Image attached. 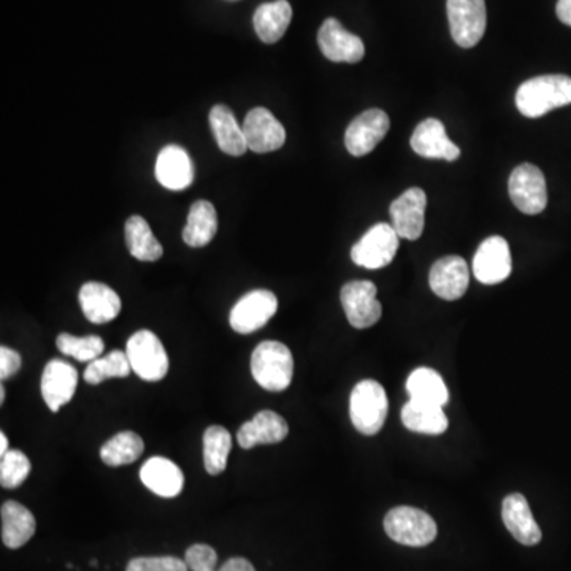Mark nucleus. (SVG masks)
I'll return each instance as SVG.
<instances>
[{
  "mask_svg": "<svg viewBox=\"0 0 571 571\" xmlns=\"http://www.w3.org/2000/svg\"><path fill=\"white\" fill-rule=\"evenodd\" d=\"M570 104L571 78L567 75H541L522 83L516 92V107L527 118H540Z\"/></svg>",
  "mask_w": 571,
  "mask_h": 571,
  "instance_id": "obj_1",
  "label": "nucleus"
},
{
  "mask_svg": "<svg viewBox=\"0 0 571 571\" xmlns=\"http://www.w3.org/2000/svg\"><path fill=\"white\" fill-rule=\"evenodd\" d=\"M251 373L254 381L265 391H286L294 376V357L291 349L272 340L262 342L251 356Z\"/></svg>",
  "mask_w": 571,
  "mask_h": 571,
  "instance_id": "obj_2",
  "label": "nucleus"
},
{
  "mask_svg": "<svg viewBox=\"0 0 571 571\" xmlns=\"http://www.w3.org/2000/svg\"><path fill=\"white\" fill-rule=\"evenodd\" d=\"M388 395L378 381L364 380L354 386L349 397V416L362 435H376L388 418Z\"/></svg>",
  "mask_w": 571,
  "mask_h": 571,
  "instance_id": "obj_3",
  "label": "nucleus"
},
{
  "mask_svg": "<svg viewBox=\"0 0 571 571\" xmlns=\"http://www.w3.org/2000/svg\"><path fill=\"white\" fill-rule=\"evenodd\" d=\"M384 530L391 540L411 548H422L437 538V524L426 511L397 506L384 518Z\"/></svg>",
  "mask_w": 571,
  "mask_h": 571,
  "instance_id": "obj_4",
  "label": "nucleus"
},
{
  "mask_svg": "<svg viewBox=\"0 0 571 571\" xmlns=\"http://www.w3.org/2000/svg\"><path fill=\"white\" fill-rule=\"evenodd\" d=\"M126 354L131 362L132 372L143 381L164 380L169 373V356L158 335L148 329L138 330L129 338Z\"/></svg>",
  "mask_w": 571,
  "mask_h": 571,
  "instance_id": "obj_5",
  "label": "nucleus"
},
{
  "mask_svg": "<svg viewBox=\"0 0 571 571\" xmlns=\"http://www.w3.org/2000/svg\"><path fill=\"white\" fill-rule=\"evenodd\" d=\"M400 237L394 226L388 223L375 224L353 246L351 259L354 264L368 270L383 269L394 261L399 250Z\"/></svg>",
  "mask_w": 571,
  "mask_h": 571,
  "instance_id": "obj_6",
  "label": "nucleus"
},
{
  "mask_svg": "<svg viewBox=\"0 0 571 571\" xmlns=\"http://www.w3.org/2000/svg\"><path fill=\"white\" fill-rule=\"evenodd\" d=\"M511 202L524 215H540L548 205L545 175L537 165L521 164L508 181Z\"/></svg>",
  "mask_w": 571,
  "mask_h": 571,
  "instance_id": "obj_7",
  "label": "nucleus"
},
{
  "mask_svg": "<svg viewBox=\"0 0 571 571\" xmlns=\"http://www.w3.org/2000/svg\"><path fill=\"white\" fill-rule=\"evenodd\" d=\"M449 29L454 42L473 48L486 32L487 12L484 0H448Z\"/></svg>",
  "mask_w": 571,
  "mask_h": 571,
  "instance_id": "obj_8",
  "label": "nucleus"
},
{
  "mask_svg": "<svg viewBox=\"0 0 571 571\" xmlns=\"http://www.w3.org/2000/svg\"><path fill=\"white\" fill-rule=\"evenodd\" d=\"M278 299L272 291L256 289L243 296L230 311V327L237 334H253L275 316Z\"/></svg>",
  "mask_w": 571,
  "mask_h": 571,
  "instance_id": "obj_9",
  "label": "nucleus"
},
{
  "mask_svg": "<svg viewBox=\"0 0 571 571\" xmlns=\"http://www.w3.org/2000/svg\"><path fill=\"white\" fill-rule=\"evenodd\" d=\"M376 292L378 289L372 281H351L343 286L340 299L346 319L354 329H368L380 321L383 308L376 299Z\"/></svg>",
  "mask_w": 571,
  "mask_h": 571,
  "instance_id": "obj_10",
  "label": "nucleus"
},
{
  "mask_svg": "<svg viewBox=\"0 0 571 571\" xmlns=\"http://www.w3.org/2000/svg\"><path fill=\"white\" fill-rule=\"evenodd\" d=\"M389 127L391 119L380 108H372L361 113L346 129V150L356 158L367 156L383 142V138L388 135Z\"/></svg>",
  "mask_w": 571,
  "mask_h": 571,
  "instance_id": "obj_11",
  "label": "nucleus"
},
{
  "mask_svg": "<svg viewBox=\"0 0 571 571\" xmlns=\"http://www.w3.org/2000/svg\"><path fill=\"white\" fill-rule=\"evenodd\" d=\"M510 245L505 238L494 235L481 243L473 259V273L483 284H499L511 275Z\"/></svg>",
  "mask_w": 571,
  "mask_h": 571,
  "instance_id": "obj_12",
  "label": "nucleus"
},
{
  "mask_svg": "<svg viewBox=\"0 0 571 571\" xmlns=\"http://www.w3.org/2000/svg\"><path fill=\"white\" fill-rule=\"evenodd\" d=\"M246 145L253 153L264 154L280 150L286 142L283 124L267 108H253L243 123Z\"/></svg>",
  "mask_w": 571,
  "mask_h": 571,
  "instance_id": "obj_13",
  "label": "nucleus"
},
{
  "mask_svg": "<svg viewBox=\"0 0 571 571\" xmlns=\"http://www.w3.org/2000/svg\"><path fill=\"white\" fill-rule=\"evenodd\" d=\"M427 196L421 188H410L392 202V226L400 238L418 240L424 232Z\"/></svg>",
  "mask_w": 571,
  "mask_h": 571,
  "instance_id": "obj_14",
  "label": "nucleus"
},
{
  "mask_svg": "<svg viewBox=\"0 0 571 571\" xmlns=\"http://www.w3.org/2000/svg\"><path fill=\"white\" fill-rule=\"evenodd\" d=\"M318 45L321 53L332 62H348L356 64L365 56V46L357 35L346 31L340 21L335 18L322 23L318 32Z\"/></svg>",
  "mask_w": 571,
  "mask_h": 571,
  "instance_id": "obj_15",
  "label": "nucleus"
},
{
  "mask_svg": "<svg viewBox=\"0 0 571 571\" xmlns=\"http://www.w3.org/2000/svg\"><path fill=\"white\" fill-rule=\"evenodd\" d=\"M78 386L77 368L61 359H53L43 368L42 397L46 407L53 413H58L61 407L69 403L75 395Z\"/></svg>",
  "mask_w": 571,
  "mask_h": 571,
  "instance_id": "obj_16",
  "label": "nucleus"
},
{
  "mask_svg": "<svg viewBox=\"0 0 571 571\" xmlns=\"http://www.w3.org/2000/svg\"><path fill=\"white\" fill-rule=\"evenodd\" d=\"M411 148L414 153L427 159L453 162L460 156L459 146L451 142L443 123L434 118L422 121L414 129L411 135Z\"/></svg>",
  "mask_w": 571,
  "mask_h": 571,
  "instance_id": "obj_17",
  "label": "nucleus"
},
{
  "mask_svg": "<svg viewBox=\"0 0 571 571\" xmlns=\"http://www.w3.org/2000/svg\"><path fill=\"white\" fill-rule=\"evenodd\" d=\"M470 272L459 256L441 257L430 270L429 284L440 299L457 300L467 292Z\"/></svg>",
  "mask_w": 571,
  "mask_h": 571,
  "instance_id": "obj_18",
  "label": "nucleus"
},
{
  "mask_svg": "<svg viewBox=\"0 0 571 571\" xmlns=\"http://www.w3.org/2000/svg\"><path fill=\"white\" fill-rule=\"evenodd\" d=\"M288 434L286 419L275 411L264 410L238 429L237 441L243 449H253L257 445L281 443Z\"/></svg>",
  "mask_w": 571,
  "mask_h": 571,
  "instance_id": "obj_19",
  "label": "nucleus"
},
{
  "mask_svg": "<svg viewBox=\"0 0 571 571\" xmlns=\"http://www.w3.org/2000/svg\"><path fill=\"white\" fill-rule=\"evenodd\" d=\"M140 480L146 489L162 499H175L184 487L181 468L167 457L153 456L146 460L140 470Z\"/></svg>",
  "mask_w": 571,
  "mask_h": 571,
  "instance_id": "obj_20",
  "label": "nucleus"
},
{
  "mask_svg": "<svg viewBox=\"0 0 571 571\" xmlns=\"http://www.w3.org/2000/svg\"><path fill=\"white\" fill-rule=\"evenodd\" d=\"M80 307L83 315L92 324H107L118 318L123 303L110 286L97 281H88L80 289Z\"/></svg>",
  "mask_w": 571,
  "mask_h": 571,
  "instance_id": "obj_21",
  "label": "nucleus"
},
{
  "mask_svg": "<svg viewBox=\"0 0 571 571\" xmlns=\"http://www.w3.org/2000/svg\"><path fill=\"white\" fill-rule=\"evenodd\" d=\"M156 178L170 191L189 188L194 181V165L188 151L178 145L162 148L156 159Z\"/></svg>",
  "mask_w": 571,
  "mask_h": 571,
  "instance_id": "obj_22",
  "label": "nucleus"
},
{
  "mask_svg": "<svg viewBox=\"0 0 571 571\" xmlns=\"http://www.w3.org/2000/svg\"><path fill=\"white\" fill-rule=\"evenodd\" d=\"M502 518L508 532L521 545L535 546L540 543L543 535L524 495L511 494L503 500Z\"/></svg>",
  "mask_w": 571,
  "mask_h": 571,
  "instance_id": "obj_23",
  "label": "nucleus"
},
{
  "mask_svg": "<svg viewBox=\"0 0 571 571\" xmlns=\"http://www.w3.org/2000/svg\"><path fill=\"white\" fill-rule=\"evenodd\" d=\"M211 131L215 134L219 150L229 156H243L248 150L243 126L237 123L234 113L226 105H215L210 112Z\"/></svg>",
  "mask_w": 571,
  "mask_h": 571,
  "instance_id": "obj_24",
  "label": "nucleus"
},
{
  "mask_svg": "<svg viewBox=\"0 0 571 571\" xmlns=\"http://www.w3.org/2000/svg\"><path fill=\"white\" fill-rule=\"evenodd\" d=\"M2 516V541L8 549H20L34 537L35 518L26 506L8 500L0 510Z\"/></svg>",
  "mask_w": 571,
  "mask_h": 571,
  "instance_id": "obj_25",
  "label": "nucleus"
},
{
  "mask_svg": "<svg viewBox=\"0 0 571 571\" xmlns=\"http://www.w3.org/2000/svg\"><path fill=\"white\" fill-rule=\"evenodd\" d=\"M292 20V7L288 0H275L257 7L254 13V31L264 43L280 42Z\"/></svg>",
  "mask_w": 571,
  "mask_h": 571,
  "instance_id": "obj_26",
  "label": "nucleus"
},
{
  "mask_svg": "<svg viewBox=\"0 0 571 571\" xmlns=\"http://www.w3.org/2000/svg\"><path fill=\"white\" fill-rule=\"evenodd\" d=\"M402 422L411 432L426 435L445 434L449 426L443 407L413 399L402 408Z\"/></svg>",
  "mask_w": 571,
  "mask_h": 571,
  "instance_id": "obj_27",
  "label": "nucleus"
},
{
  "mask_svg": "<svg viewBox=\"0 0 571 571\" xmlns=\"http://www.w3.org/2000/svg\"><path fill=\"white\" fill-rule=\"evenodd\" d=\"M218 232V213L208 200H197L189 210L183 240L191 248H204Z\"/></svg>",
  "mask_w": 571,
  "mask_h": 571,
  "instance_id": "obj_28",
  "label": "nucleus"
},
{
  "mask_svg": "<svg viewBox=\"0 0 571 571\" xmlns=\"http://www.w3.org/2000/svg\"><path fill=\"white\" fill-rule=\"evenodd\" d=\"M124 234H126L127 250L138 261H159L164 254V248L158 238L154 237L150 224L146 223L142 216L134 215L127 219Z\"/></svg>",
  "mask_w": 571,
  "mask_h": 571,
  "instance_id": "obj_29",
  "label": "nucleus"
},
{
  "mask_svg": "<svg viewBox=\"0 0 571 571\" xmlns=\"http://www.w3.org/2000/svg\"><path fill=\"white\" fill-rule=\"evenodd\" d=\"M407 391L410 399L419 402L434 403L438 407H445L449 400L448 388L440 373L432 368H416L407 380Z\"/></svg>",
  "mask_w": 571,
  "mask_h": 571,
  "instance_id": "obj_30",
  "label": "nucleus"
},
{
  "mask_svg": "<svg viewBox=\"0 0 571 571\" xmlns=\"http://www.w3.org/2000/svg\"><path fill=\"white\" fill-rule=\"evenodd\" d=\"M143 451H145V443L142 437L131 430H124L110 438L100 448V459L108 467H121V465H129L140 459Z\"/></svg>",
  "mask_w": 571,
  "mask_h": 571,
  "instance_id": "obj_31",
  "label": "nucleus"
},
{
  "mask_svg": "<svg viewBox=\"0 0 571 571\" xmlns=\"http://www.w3.org/2000/svg\"><path fill=\"white\" fill-rule=\"evenodd\" d=\"M232 449V435L221 426H211L204 434V462L208 475H221L226 470Z\"/></svg>",
  "mask_w": 571,
  "mask_h": 571,
  "instance_id": "obj_32",
  "label": "nucleus"
},
{
  "mask_svg": "<svg viewBox=\"0 0 571 571\" xmlns=\"http://www.w3.org/2000/svg\"><path fill=\"white\" fill-rule=\"evenodd\" d=\"M132 367L129 357L123 351H112L107 356L89 362L85 370V381L89 384L104 383L110 378H126L131 375Z\"/></svg>",
  "mask_w": 571,
  "mask_h": 571,
  "instance_id": "obj_33",
  "label": "nucleus"
},
{
  "mask_svg": "<svg viewBox=\"0 0 571 571\" xmlns=\"http://www.w3.org/2000/svg\"><path fill=\"white\" fill-rule=\"evenodd\" d=\"M56 346L64 356L73 357L78 362L96 361L105 349L104 340L99 335L75 337V335L61 334L56 338Z\"/></svg>",
  "mask_w": 571,
  "mask_h": 571,
  "instance_id": "obj_34",
  "label": "nucleus"
},
{
  "mask_svg": "<svg viewBox=\"0 0 571 571\" xmlns=\"http://www.w3.org/2000/svg\"><path fill=\"white\" fill-rule=\"evenodd\" d=\"M31 460L20 449H12L0 459V484L5 489L20 487L31 475Z\"/></svg>",
  "mask_w": 571,
  "mask_h": 571,
  "instance_id": "obj_35",
  "label": "nucleus"
},
{
  "mask_svg": "<svg viewBox=\"0 0 571 571\" xmlns=\"http://www.w3.org/2000/svg\"><path fill=\"white\" fill-rule=\"evenodd\" d=\"M126 571H189L188 565L178 557H135Z\"/></svg>",
  "mask_w": 571,
  "mask_h": 571,
  "instance_id": "obj_36",
  "label": "nucleus"
},
{
  "mask_svg": "<svg viewBox=\"0 0 571 571\" xmlns=\"http://www.w3.org/2000/svg\"><path fill=\"white\" fill-rule=\"evenodd\" d=\"M184 562L191 571H216L218 554L208 545H192L184 554Z\"/></svg>",
  "mask_w": 571,
  "mask_h": 571,
  "instance_id": "obj_37",
  "label": "nucleus"
},
{
  "mask_svg": "<svg viewBox=\"0 0 571 571\" xmlns=\"http://www.w3.org/2000/svg\"><path fill=\"white\" fill-rule=\"evenodd\" d=\"M20 368V353H16L15 349L2 346L0 348V378L4 381L12 378L13 375L20 372Z\"/></svg>",
  "mask_w": 571,
  "mask_h": 571,
  "instance_id": "obj_38",
  "label": "nucleus"
},
{
  "mask_svg": "<svg viewBox=\"0 0 571 571\" xmlns=\"http://www.w3.org/2000/svg\"><path fill=\"white\" fill-rule=\"evenodd\" d=\"M218 571H256L250 560L243 559V557H234V559L227 560L223 567Z\"/></svg>",
  "mask_w": 571,
  "mask_h": 571,
  "instance_id": "obj_39",
  "label": "nucleus"
},
{
  "mask_svg": "<svg viewBox=\"0 0 571 571\" xmlns=\"http://www.w3.org/2000/svg\"><path fill=\"white\" fill-rule=\"evenodd\" d=\"M556 12L562 23L571 26V0H559V2H557Z\"/></svg>",
  "mask_w": 571,
  "mask_h": 571,
  "instance_id": "obj_40",
  "label": "nucleus"
},
{
  "mask_svg": "<svg viewBox=\"0 0 571 571\" xmlns=\"http://www.w3.org/2000/svg\"><path fill=\"white\" fill-rule=\"evenodd\" d=\"M8 451H10V449H8V438L7 435L2 432V434H0V457L5 456Z\"/></svg>",
  "mask_w": 571,
  "mask_h": 571,
  "instance_id": "obj_41",
  "label": "nucleus"
},
{
  "mask_svg": "<svg viewBox=\"0 0 571 571\" xmlns=\"http://www.w3.org/2000/svg\"><path fill=\"white\" fill-rule=\"evenodd\" d=\"M5 400V388L4 386H2V388H0V403H4Z\"/></svg>",
  "mask_w": 571,
  "mask_h": 571,
  "instance_id": "obj_42",
  "label": "nucleus"
}]
</instances>
